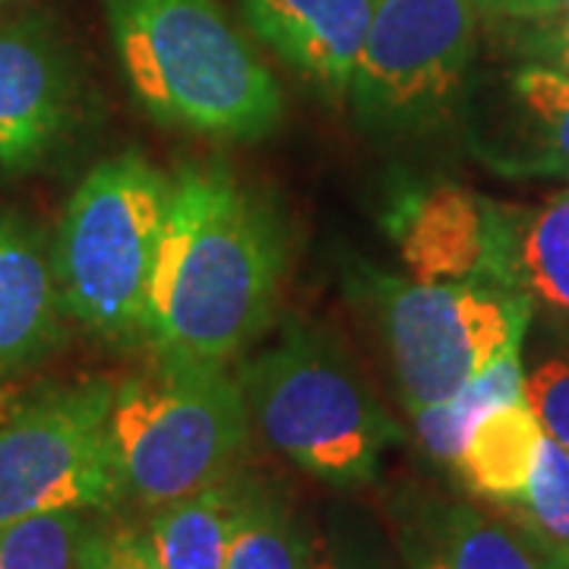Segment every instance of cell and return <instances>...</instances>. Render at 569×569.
<instances>
[{"label":"cell","instance_id":"11","mask_svg":"<svg viewBox=\"0 0 569 569\" xmlns=\"http://www.w3.org/2000/svg\"><path fill=\"white\" fill-rule=\"evenodd\" d=\"M244 20L295 73L329 96L351 86L377 0H241Z\"/></svg>","mask_w":569,"mask_h":569},{"label":"cell","instance_id":"21","mask_svg":"<svg viewBox=\"0 0 569 569\" xmlns=\"http://www.w3.org/2000/svg\"><path fill=\"white\" fill-rule=\"evenodd\" d=\"M82 512H44L0 526V569H80Z\"/></svg>","mask_w":569,"mask_h":569},{"label":"cell","instance_id":"26","mask_svg":"<svg viewBox=\"0 0 569 569\" xmlns=\"http://www.w3.org/2000/svg\"><path fill=\"white\" fill-rule=\"evenodd\" d=\"M313 569H380L373 560H367L365 553L351 548H317V557H313Z\"/></svg>","mask_w":569,"mask_h":569},{"label":"cell","instance_id":"14","mask_svg":"<svg viewBox=\"0 0 569 569\" xmlns=\"http://www.w3.org/2000/svg\"><path fill=\"white\" fill-rule=\"evenodd\" d=\"M497 279L569 320V187L522 212L497 209Z\"/></svg>","mask_w":569,"mask_h":569},{"label":"cell","instance_id":"18","mask_svg":"<svg viewBox=\"0 0 569 569\" xmlns=\"http://www.w3.org/2000/svg\"><path fill=\"white\" fill-rule=\"evenodd\" d=\"M519 130L529 146L500 168L569 178V77L548 63H529L512 77Z\"/></svg>","mask_w":569,"mask_h":569},{"label":"cell","instance_id":"4","mask_svg":"<svg viewBox=\"0 0 569 569\" xmlns=\"http://www.w3.org/2000/svg\"><path fill=\"white\" fill-rule=\"evenodd\" d=\"M247 433L244 389L222 361L159 355L152 370L114 387L111 443L123 497L146 509L228 481Z\"/></svg>","mask_w":569,"mask_h":569},{"label":"cell","instance_id":"2","mask_svg":"<svg viewBox=\"0 0 569 569\" xmlns=\"http://www.w3.org/2000/svg\"><path fill=\"white\" fill-rule=\"evenodd\" d=\"M104 13L149 118L234 142L263 140L282 123L279 82L216 0H104Z\"/></svg>","mask_w":569,"mask_h":569},{"label":"cell","instance_id":"9","mask_svg":"<svg viewBox=\"0 0 569 569\" xmlns=\"http://www.w3.org/2000/svg\"><path fill=\"white\" fill-rule=\"evenodd\" d=\"M80 111V73L44 17L0 22V168L32 171L61 149Z\"/></svg>","mask_w":569,"mask_h":569},{"label":"cell","instance_id":"10","mask_svg":"<svg viewBox=\"0 0 569 569\" xmlns=\"http://www.w3.org/2000/svg\"><path fill=\"white\" fill-rule=\"evenodd\" d=\"M383 222L415 282H500L497 209H488L466 187H408L396 193Z\"/></svg>","mask_w":569,"mask_h":569},{"label":"cell","instance_id":"8","mask_svg":"<svg viewBox=\"0 0 569 569\" xmlns=\"http://www.w3.org/2000/svg\"><path fill=\"white\" fill-rule=\"evenodd\" d=\"M475 29V0H377L348 86L358 121L383 137L447 121L466 86Z\"/></svg>","mask_w":569,"mask_h":569},{"label":"cell","instance_id":"7","mask_svg":"<svg viewBox=\"0 0 569 569\" xmlns=\"http://www.w3.org/2000/svg\"><path fill=\"white\" fill-rule=\"evenodd\" d=\"M111 402L114 383L92 377L48 389L7 418L0 427V526L121 503Z\"/></svg>","mask_w":569,"mask_h":569},{"label":"cell","instance_id":"6","mask_svg":"<svg viewBox=\"0 0 569 569\" xmlns=\"http://www.w3.org/2000/svg\"><path fill=\"white\" fill-rule=\"evenodd\" d=\"M389 361L408 415L447 402L481 370L522 348L531 301L490 279L415 282L370 276Z\"/></svg>","mask_w":569,"mask_h":569},{"label":"cell","instance_id":"25","mask_svg":"<svg viewBox=\"0 0 569 569\" xmlns=\"http://www.w3.org/2000/svg\"><path fill=\"white\" fill-rule=\"evenodd\" d=\"M541 22H545V29H541V41H538V54L548 61V67L569 77V13Z\"/></svg>","mask_w":569,"mask_h":569},{"label":"cell","instance_id":"1","mask_svg":"<svg viewBox=\"0 0 569 569\" xmlns=\"http://www.w3.org/2000/svg\"><path fill=\"white\" fill-rule=\"evenodd\" d=\"M284 231L228 168H183L149 282L146 336L159 355L231 361L272 317Z\"/></svg>","mask_w":569,"mask_h":569},{"label":"cell","instance_id":"24","mask_svg":"<svg viewBox=\"0 0 569 569\" xmlns=\"http://www.w3.org/2000/svg\"><path fill=\"white\" fill-rule=\"evenodd\" d=\"M478 10L493 17H512V20H553L567 17L569 0H475Z\"/></svg>","mask_w":569,"mask_h":569},{"label":"cell","instance_id":"27","mask_svg":"<svg viewBox=\"0 0 569 569\" xmlns=\"http://www.w3.org/2000/svg\"><path fill=\"white\" fill-rule=\"evenodd\" d=\"M545 563H548V569H569V548L548 550V553H545Z\"/></svg>","mask_w":569,"mask_h":569},{"label":"cell","instance_id":"20","mask_svg":"<svg viewBox=\"0 0 569 569\" xmlns=\"http://www.w3.org/2000/svg\"><path fill=\"white\" fill-rule=\"evenodd\" d=\"M509 509L516 526L545 553L569 548V449L550 433L541 443L529 488Z\"/></svg>","mask_w":569,"mask_h":569},{"label":"cell","instance_id":"5","mask_svg":"<svg viewBox=\"0 0 569 569\" xmlns=\"http://www.w3.org/2000/svg\"><path fill=\"white\" fill-rule=\"evenodd\" d=\"M168 203L171 181L137 152L114 156L82 178L51 250L63 310L73 320L108 339L146 332Z\"/></svg>","mask_w":569,"mask_h":569},{"label":"cell","instance_id":"19","mask_svg":"<svg viewBox=\"0 0 569 569\" xmlns=\"http://www.w3.org/2000/svg\"><path fill=\"white\" fill-rule=\"evenodd\" d=\"M522 383H526V370L519 361V351H512L497 365H490L488 370H481L475 380H468L466 387L456 396H449L447 402L415 411L411 415L415 433H418L421 447L427 449V456L440 466L456 468V459H459L475 425L493 408L519 402Z\"/></svg>","mask_w":569,"mask_h":569},{"label":"cell","instance_id":"22","mask_svg":"<svg viewBox=\"0 0 569 569\" xmlns=\"http://www.w3.org/2000/svg\"><path fill=\"white\" fill-rule=\"evenodd\" d=\"M80 569H162L146 531L133 526H86Z\"/></svg>","mask_w":569,"mask_h":569},{"label":"cell","instance_id":"13","mask_svg":"<svg viewBox=\"0 0 569 569\" xmlns=\"http://www.w3.org/2000/svg\"><path fill=\"white\" fill-rule=\"evenodd\" d=\"M399 550L408 569H548L519 526L430 497L399 512Z\"/></svg>","mask_w":569,"mask_h":569},{"label":"cell","instance_id":"16","mask_svg":"<svg viewBox=\"0 0 569 569\" xmlns=\"http://www.w3.org/2000/svg\"><path fill=\"white\" fill-rule=\"evenodd\" d=\"M238 485L222 481L152 509L146 538L162 569H224Z\"/></svg>","mask_w":569,"mask_h":569},{"label":"cell","instance_id":"23","mask_svg":"<svg viewBox=\"0 0 569 569\" xmlns=\"http://www.w3.org/2000/svg\"><path fill=\"white\" fill-rule=\"evenodd\" d=\"M522 396L550 437L569 449V355H550L531 367Z\"/></svg>","mask_w":569,"mask_h":569},{"label":"cell","instance_id":"15","mask_svg":"<svg viewBox=\"0 0 569 569\" xmlns=\"http://www.w3.org/2000/svg\"><path fill=\"white\" fill-rule=\"evenodd\" d=\"M545 437L548 430L522 396L519 402L493 408L475 425L456 459V471L471 493L509 507L529 488Z\"/></svg>","mask_w":569,"mask_h":569},{"label":"cell","instance_id":"12","mask_svg":"<svg viewBox=\"0 0 569 569\" xmlns=\"http://www.w3.org/2000/svg\"><path fill=\"white\" fill-rule=\"evenodd\" d=\"M61 284L41 231L0 216V380L36 365L61 339Z\"/></svg>","mask_w":569,"mask_h":569},{"label":"cell","instance_id":"17","mask_svg":"<svg viewBox=\"0 0 569 569\" xmlns=\"http://www.w3.org/2000/svg\"><path fill=\"white\" fill-rule=\"evenodd\" d=\"M317 545L276 493L238 485L224 569H313Z\"/></svg>","mask_w":569,"mask_h":569},{"label":"cell","instance_id":"3","mask_svg":"<svg viewBox=\"0 0 569 569\" xmlns=\"http://www.w3.org/2000/svg\"><path fill=\"white\" fill-rule=\"evenodd\" d=\"M238 383L266 443L323 485H370L402 440L342 348L317 329L288 326L276 346L241 365Z\"/></svg>","mask_w":569,"mask_h":569}]
</instances>
